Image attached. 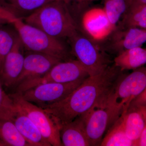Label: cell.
<instances>
[{
    "label": "cell",
    "instance_id": "cell-2",
    "mask_svg": "<svg viewBox=\"0 0 146 146\" xmlns=\"http://www.w3.org/2000/svg\"><path fill=\"white\" fill-rule=\"evenodd\" d=\"M25 22L58 39H70L77 33V26L65 0L47 3L27 16Z\"/></svg>",
    "mask_w": 146,
    "mask_h": 146
},
{
    "label": "cell",
    "instance_id": "cell-6",
    "mask_svg": "<svg viewBox=\"0 0 146 146\" xmlns=\"http://www.w3.org/2000/svg\"><path fill=\"white\" fill-rule=\"evenodd\" d=\"M9 96L13 103L28 116L51 146H63L60 127L48 113L42 108L27 101L20 93L16 92Z\"/></svg>",
    "mask_w": 146,
    "mask_h": 146
},
{
    "label": "cell",
    "instance_id": "cell-4",
    "mask_svg": "<svg viewBox=\"0 0 146 146\" xmlns=\"http://www.w3.org/2000/svg\"><path fill=\"white\" fill-rule=\"evenodd\" d=\"M11 24L17 31L22 44L27 49L51 56L62 60L68 58L66 47L59 39L24 23L21 18H16Z\"/></svg>",
    "mask_w": 146,
    "mask_h": 146
},
{
    "label": "cell",
    "instance_id": "cell-19",
    "mask_svg": "<svg viewBox=\"0 0 146 146\" xmlns=\"http://www.w3.org/2000/svg\"><path fill=\"white\" fill-rule=\"evenodd\" d=\"M1 146H31L8 118L0 117Z\"/></svg>",
    "mask_w": 146,
    "mask_h": 146
},
{
    "label": "cell",
    "instance_id": "cell-10",
    "mask_svg": "<svg viewBox=\"0 0 146 146\" xmlns=\"http://www.w3.org/2000/svg\"><path fill=\"white\" fill-rule=\"evenodd\" d=\"M108 37L106 50L117 55L126 50L141 47L146 41V29L116 26Z\"/></svg>",
    "mask_w": 146,
    "mask_h": 146
},
{
    "label": "cell",
    "instance_id": "cell-20",
    "mask_svg": "<svg viewBox=\"0 0 146 146\" xmlns=\"http://www.w3.org/2000/svg\"><path fill=\"white\" fill-rule=\"evenodd\" d=\"M100 146H134V143L126 134L121 116L108 129Z\"/></svg>",
    "mask_w": 146,
    "mask_h": 146
},
{
    "label": "cell",
    "instance_id": "cell-22",
    "mask_svg": "<svg viewBox=\"0 0 146 146\" xmlns=\"http://www.w3.org/2000/svg\"><path fill=\"white\" fill-rule=\"evenodd\" d=\"M104 9L110 21L116 27L120 19L125 13L132 0H103Z\"/></svg>",
    "mask_w": 146,
    "mask_h": 146
},
{
    "label": "cell",
    "instance_id": "cell-28",
    "mask_svg": "<svg viewBox=\"0 0 146 146\" xmlns=\"http://www.w3.org/2000/svg\"><path fill=\"white\" fill-rule=\"evenodd\" d=\"M136 146H146V126L142 131L136 142Z\"/></svg>",
    "mask_w": 146,
    "mask_h": 146
},
{
    "label": "cell",
    "instance_id": "cell-18",
    "mask_svg": "<svg viewBox=\"0 0 146 146\" xmlns=\"http://www.w3.org/2000/svg\"><path fill=\"white\" fill-rule=\"evenodd\" d=\"M118 27L146 29V4L132 2Z\"/></svg>",
    "mask_w": 146,
    "mask_h": 146
},
{
    "label": "cell",
    "instance_id": "cell-23",
    "mask_svg": "<svg viewBox=\"0 0 146 146\" xmlns=\"http://www.w3.org/2000/svg\"><path fill=\"white\" fill-rule=\"evenodd\" d=\"M15 39L9 31L0 27V70L5 58L14 44Z\"/></svg>",
    "mask_w": 146,
    "mask_h": 146
},
{
    "label": "cell",
    "instance_id": "cell-16",
    "mask_svg": "<svg viewBox=\"0 0 146 146\" xmlns=\"http://www.w3.org/2000/svg\"><path fill=\"white\" fill-rule=\"evenodd\" d=\"M60 134L63 146H90L78 117L61 125Z\"/></svg>",
    "mask_w": 146,
    "mask_h": 146
},
{
    "label": "cell",
    "instance_id": "cell-15",
    "mask_svg": "<svg viewBox=\"0 0 146 146\" xmlns=\"http://www.w3.org/2000/svg\"><path fill=\"white\" fill-rule=\"evenodd\" d=\"M120 116L127 136L136 146L137 140L146 126V106L129 105L126 111Z\"/></svg>",
    "mask_w": 146,
    "mask_h": 146
},
{
    "label": "cell",
    "instance_id": "cell-9",
    "mask_svg": "<svg viewBox=\"0 0 146 146\" xmlns=\"http://www.w3.org/2000/svg\"><path fill=\"white\" fill-rule=\"evenodd\" d=\"M70 39L74 54L89 76L98 74L109 66V59L88 38L77 33Z\"/></svg>",
    "mask_w": 146,
    "mask_h": 146
},
{
    "label": "cell",
    "instance_id": "cell-1",
    "mask_svg": "<svg viewBox=\"0 0 146 146\" xmlns=\"http://www.w3.org/2000/svg\"><path fill=\"white\" fill-rule=\"evenodd\" d=\"M122 72L114 64L108 66L98 74L85 79L64 99L42 108L60 127L99 103L108 94Z\"/></svg>",
    "mask_w": 146,
    "mask_h": 146
},
{
    "label": "cell",
    "instance_id": "cell-7",
    "mask_svg": "<svg viewBox=\"0 0 146 146\" xmlns=\"http://www.w3.org/2000/svg\"><path fill=\"white\" fill-rule=\"evenodd\" d=\"M78 117L90 146H100L105 132L116 121L112 110L100 103Z\"/></svg>",
    "mask_w": 146,
    "mask_h": 146
},
{
    "label": "cell",
    "instance_id": "cell-21",
    "mask_svg": "<svg viewBox=\"0 0 146 146\" xmlns=\"http://www.w3.org/2000/svg\"><path fill=\"white\" fill-rule=\"evenodd\" d=\"M53 1L54 0H0V4L17 17V13L33 12Z\"/></svg>",
    "mask_w": 146,
    "mask_h": 146
},
{
    "label": "cell",
    "instance_id": "cell-17",
    "mask_svg": "<svg viewBox=\"0 0 146 146\" xmlns=\"http://www.w3.org/2000/svg\"><path fill=\"white\" fill-rule=\"evenodd\" d=\"M146 63V50L141 47L126 50L117 55L114 63L121 71L135 70Z\"/></svg>",
    "mask_w": 146,
    "mask_h": 146
},
{
    "label": "cell",
    "instance_id": "cell-25",
    "mask_svg": "<svg viewBox=\"0 0 146 146\" xmlns=\"http://www.w3.org/2000/svg\"><path fill=\"white\" fill-rule=\"evenodd\" d=\"M17 18L13 13L0 4V24L5 23L11 24Z\"/></svg>",
    "mask_w": 146,
    "mask_h": 146
},
{
    "label": "cell",
    "instance_id": "cell-14",
    "mask_svg": "<svg viewBox=\"0 0 146 146\" xmlns=\"http://www.w3.org/2000/svg\"><path fill=\"white\" fill-rule=\"evenodd\" d=\"M20 38L16 37L12 48L6 56L0 70V79L7 87L15 86L23 67L25 56Z\"/></svg>",
    "mask_w": 146,
    "mask_h": 146
},
{
    "label": "cell",
    "instance_id": "cell-12",
    "mask_svg": "<svg viewBox=\"0 0 146 146\" xmlns=\"http://www.w3.org/2000/svg\"><path fill=\"white\" fill-rule=\"evenodd\" d=\"M84 29L96 41L105 40L115 30L104 9H91L84 14L82 20Z\"/></svg>",
    "mask_w": 146,
    "mask_h": 146
},
{
    "label": "cell",
    "instance_id": "cell-13",
    "mask_svg": "<svg viewBox=\"0 0 146 146\" xmlns=\"http://www.w3.org/2000/svg\"><path fill=\"white\" fill-rule=\"evenodd\" d=\"M6 118L13 123L31 146H51L28 116L14 103Z\"/></svg>",
    "mask_w": 146,
    "mask_h": 146
},
{
    "label": "cell",
    "instance_id": "cell-8",
    "mask_svg": "<svg viewBox=\"0 0 146 146\" xmlns=\"http://www.w3.org/2000/svg\"><path fill=\"white\" fill-rule=\"evenodd\" d=\"M84 79L69 83L42 84L20 94L27 101L44 108L64 99L76 89Z\"/></svg>",
    "mask_w": 146,
    "mask_h": 146
},
{
    "label": "cell",
    "instance_id": "cell-5",
    "mask_svg": "<svg viewBox=\"0 0 146 146\" xmlns=\"http://www.w3.org/2000/svg\"><path fill=\"white\" fill-rule=\"evenodd\" d=\"M89 74L77 60L59 62L44 75L24 81L16 86V92L21 93L39 84L48 83H65L84 79Z\"/></svg>",
    "mask_w": 146,
    "mask_h": 146
},
{
    "label": "cell",
    "instance_id": "cell-27",
    "mask_svg": "<svg viewBox=\"0 0 146 146\" xmlns=\"http://www.w3.org/2000/svg\"><path fill=\"white\" fill-rule=\"evenodd\" d=\"M129 105L133 106H146V89L135 97Z\"/></svg>",
    "mask_w": 146,
    "mask_h": 146
},
{
    "label": "cell",
    "instance_id": "cell-26",
    "mask_svg": "<svg viewBox=\"0 0 146 146\" xmlns=\"http://www.w3.org/2000/svg\"><path fill=\"white\" fill-rule=\"evenodd\" d=\"M67 3L71 2L78 12H81L86 9L93 0H65Z\"/></svg>",
    "mask_w": 146,
    "mask_h": 146
},
{
    "label": "cell",
    "instance_id": "cell-11",
    "mask_svg": "<svg viewBox=\"0 0 146 146\" xmlns=\"http://www.w3.org/2000/svg\"><path fill=\"white\" fill-rule=\"evenodd\" d=\"M62 61L57 58L39 53L32 52L28 54L25 57L23 70L14 86L44 75L54 65Z\"/></svg>",
    "mask_w": 146,
    "mask_h": 146
},
{
    "label": "cell",
    "instance_id": "cell-3",
    "mask_svg": "<svg viewBox=\"0 0 146 146\" xmlns=\"http://www.w3.org/2000/svg\"><path fill=\"white\" fill-rule=\"evenodd\" d=\"M146 89V69L142 66L128 75L122 74L100 103L109 108L117 120L126 111L131 101Z\"/></svg>",
    "mask_w": 146,
    "mask_h": 146
},
{
    "label": "cell",
    "instance_id": "cell-24",
    "mask_svg": "<svg viewBox=\"0 0 146 146\" xmlns=\"http://www.w3.org/2000/svg\"><path fill=\"white\" fill-rule=\"evenodd\" d=\"M13 106V100L4 91L0 79V117H7Z\"/></svg>",
    "mask_w": 146,
    "mask_h": 146
}]
</instances>
